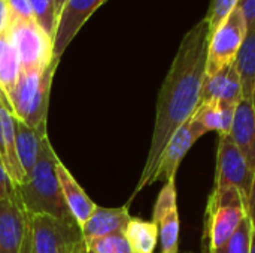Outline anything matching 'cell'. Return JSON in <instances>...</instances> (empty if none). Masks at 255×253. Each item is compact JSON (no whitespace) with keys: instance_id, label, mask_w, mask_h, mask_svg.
Listing matches in <instances>:
<instances>
[{"instance_id":"83f0119b","label":"cell","mask_w":255,"mask_h":253,"mask_svg":"<svg viewBox=\"0 0 255 253\" xmlns=\"http://www.w3.org/2000/svg\"><path fill=\"white\" fill-rule=\"evenodd\" d=\"M15 194V189H13V185L7 176V171L0 160V200H4L10 195Z\"/></svg>"},{"instance_id":"836d02e7","label":"cell","mask_w":255,"mask_h":253,"mask_svg":"<svg viewBox=\"0 0 255 253\" xmlns=\"http://www.w3.org/2000/svg\"><path fill=\"white\" fill-rule=\"evenodd\" d=\"M85 248H87V245L84 243V245H82V246H81V248H79V249H78L75 253H84L85 252Z\"/></svg>"},{"instance_id":"ba28073f","label":"cell","mask_w":255,"mask_h":253,"mask_svg":"<svg viewBox=\"0 0 255 253\" xmlns=\"http://www.w3.org/2000/svg\"><path fill=\"white\" fill-rule=\"evenodd\" d=\"M254 180L255 173L250 169L230 134L218 136L214 189H236L248 204Z\"/></svg>"},{"instance_id":"8fae6325","label":"cell","mask_w":255,"mask_h":253,"mask_svg":"<svg viewBox=\"0 0 255 253\" xmlns=\"http://www.w3.org/2000/svg\"><path fill=\"white\" fill-rule=\"evenodd\" d=\"M28 225L30 216L16 194L0 200V253H19Z\"/></svg>"},{"instance_id":"6da1fadb","label":"cell","mask_w":255,"mask_h":253,"mask_svg":"<svg viewBox=\"0 0 255 253\" xmlns=\"http://www.w3.org/2000/svg\"><path fill=\"white\" fill-rule=\"evenodd\" d=\"M208 43L209 24L203 18L182 37L160 88L149 152L131 200L146 186L152 185V177L166 145L200 104L202 86L206 76Z\"/></svg>"},{"instance_id":"e575fe53","label":"cell","mask_w":255,"mask_h":253,"mask_svg":"<svg viewBox=\"0 0 255 253\" xmlns=\"http://www.w3.org/2000/svg\"><path fill=\"white\" fill-rule=\"evenodd\" d=\"M84 253H96V252H94V251H91V249H90V248L87 246V248H85V252H84Z\"/></svg>"},{"instance_id":"cb8c5ba5","label":"cell","mask_w":255,"mask_h":253,"mask_svg":"<svg viewBox=\"0 0 255 253\" xmlns=\"http://www.w3.org/2000/svg\"><path fill=\"white\" fill-rule=\"evenodd\" d=\"M28 1H30L36 22L54 40L57 21H58L57 10H55V1L54 0H28Z\"/></svg>"},{"instance_id":"e0dca14e","label":"cell","mask_w":255,"mask_h":253,"mask_svg":"<svg viewBox=\"0 0 255 253\" xmlns=\"http://www.w3.org/2000/svg\"><path fill=\"white\" fill-rule=\"evenodd\" d=\"M0 160L7 171V176L18 188L24 182V173L16 154V128L15 118L9 107L0 101Z\"/></svg>"},{"instance_id":"3957f363","label":"cell","mask_w":255,"mask_h":253,"mask_svg":"<svg viewBox=\"0 0 255 253\" xmlns=\"http://www.w3.org/2000/svg\"><path fill=\"white\" fill-rule=\"evenodd\" d=\"M60 60H54L42 73H19L9 97V110L15 119L28 127L48 124V107L52 78Z\"/></svg>"},{"instance_id":"d4e9b609","label":"cell","mask_w":255,"mask_h":253,"mask_svg":"<svg viewBox=\"0 0 255 253\" xmlns=\"http://www.w3.org/2000/svg\"><path fill=\"white\" fill-rule=\"evenodd\" d=\"M85 245L96 253H133L123 233L97 239Z\"/></svg>"},{"instance_id":"52a82bcc","label":"cell","mask_w":255,"mask_h":253,"mask_svg":"<svg viewBox=\"0 0 255 253\" xmlns=\"http://www.w3.org/2000/svg\"><path fill=\"white\" fill-rule=\"evenodd\" d=\"M33 253H75L85 242L76 222L48 215L30 216Z\"/></svg>"},{"instance_id":"603a6c76","label":"cell","mask_w":255,"mask_h":253,"mask_svg":"<svg viewBox=\"0 0 255 253\" xmlns=\"http://www.w3.org/2000/svg\"><path fill=\"white\" fill-rule=\"evenodd\" d=\"M254 228L251 219L247 216L235 234L218 249H214L208 253H251V243H253Z\"/></svg>"},{"instance_id":"277c9868","label":"cell","mask_w":255,"mask_h":253,"mask_svg":"<svg viewBox=\"0 0 255 253\" xmlns=\"http://www.w3.org/2000/svg\"><path fill=\"white\" fill-rule=\"evenodd\" d=\"M248 216V204L236 189H214L208 197L203 230L205 253L221 248Z\"/></svg>"},{"instance_id":"7402d4cb","label":"cell","mask_w":255,"mask_h":253,"mask_svg":"<svg viewBox=\"0 0 255 253\" xmlns=\"http://www.w3.org/2000/svg\"><path fill=\"white\" fill-rule=\"evenodd\" d=\"M123 234L133 253H154L160 242L157 225L152 221H143L140 218L131 216Z\"/></svg>"},{"instance_id":"4dcf8cb0","label":"cell","mask_w":255,"mask_h":253,"mask_svg":"<svg viewBox=\"0 0 255 253\" xmlns=\"http://www.w3.org/2000/svg\"><path fill=\"white\" fill-rule=\"evenodd\" d=\"M19 253H33L30 225H28V230H27V233H25V237H24V242H22V246H21V251H19Z\"/></svg>"},{"instance_id":"7a4b0ae2","label":"cell","mask_w":255,"mask_h":253,"mask_svg":"<svg viewBox=\"0 0 255 253\" xmlns=\"http://www.w3.org/2000/svg\"><path fill=\"white\" fill-rule=\"evenodd\" d=\"M57 154L46 136L42 140L39 160L30 177L15 189V194L28 216L48 215L67 222H76L70 215L57 179Z\"/></svg>"},{"instance_id":"d6986e66","label":"cell","mask_w":255,"mask_h":253,"mask_svg":"<svg viewBox=\"0 0 255 253\" xmlns=\"http://www.w3.org/2000/svg\"><path fill=\"white\" fill-rule=\"evenodd\" d=\"M15 128H16V154L25 182L30 177L39 160L42 140L48 136V124H42L39 127H28L24 122L15 119Z\"/></svg>"},{"instance_id":"484cf974","label":"cell","mask_w":255,"mask_h":253,"mask_svg":"<svg viewBox=\"0 0 255 253\" xmlns=\"http://www.w3.org/2000/svg\"><path fill=\"white\" fill-rule=\"evenodd\" d=\"M241 0H211L205 19L209 24V34L229 16V13L238 7Z\"/></svg>"},{"instance_id":"ac0fdd59","label":"cell","mask_w":255,"mask_h":253,"mask_svg":"<svg viewBox=\"0 0 255 253\" xmlns=\"http://www.w3.org/2000/svg\"><path fill=\"white\" fill-rule=\"evenodd\" d=\"M55 171H57V179L60 183V189H61L64 203H66L70 215L76 221V224L79 227H82L97 204H94L91 201V198L81 188V185L76 182V179L66 169V166L61 163L60 158H57V161H55Z\"/></svg>"},{"instance_id":"4316f807","label":"cell","mask_w":255,"mask_h":253,"mask_svg":"<svg viewBox=\"0 0 255 253\" xmlns=\"http://www.w3.org/2000/svg\"><path fill=\"white\" fill-rule=\"evenodd\" d=\"M9 21H30L34 19L28 0H6Z\"/></svg>"},{"instance_id":"30bf717a","label":"cell","mask_w":255,"mask_h":253,"mask_svg":"<svg viewBox=\"0 0 255 253\" xmlns=\"http://www.w3.org/2000/svg\"><path fill=\"white\" fill-rule=\"evenodd\" d=\"M106 0H67L57 21L52 58L61 60L69 43L84 27L88 18L105 3Z\"/></svg>"},{"instance_id":"1f68e13d","label":"cell","mask_w":255,"mask_h":253,"mask_svg":"<svg viewBox=\"0 0 255 253\" xmlns=\"http://www.w3.org/2000/svg\"><path fill=\"white\" fill-rule=\"evenodd\" d=\"M54 1H55V10H57V18H58L67 0H54Z\"/></svg>"},{"instance_id":"8992f818","label":"cell","mask_w":255,"mask_h":253,"mask_svg":"<svg viewBox=\"0 0 255 253\" xmlns=\"http://www.w3.org/2000/svg\"><path fill=\"white\" fill-rule=\"evenodd\" d=\"M247 33L248 24L241 7L238 6L209 34L206 76H212L224 70L226 67L235 64Z\"/></svg>"},{"instance_id":"7c38bea8","label":"cell","mask_w":255,"mask_h":253,"mask_svg":"<svg viewBox=\"0 0 255 253\" xmlns=\"http://www.w3.org/2000/svg\"><path fill=\"white\" fill-rule=\"evenodd\" d=\"M197 140H199V136L193 131V128L190 127V122L187 121L172 136V139L166 145V148L158 160L157 170L152 177V185L155 182L163 180L166 183L167 180L175 179L182 160L185 158V155L188 154V151Z\"/></svg>"},{"instance_id":"44dd1931","label":"cell","mask_w":255,"mask_h":253,"mask_svg":"<svg viewBox=\"0 0 255 253\" xmlns=\"http://www.w3.org/2000/svg\"><path fill=\"white\" fill-rule=\"evenodd\" d=\"M235 66L241 78L242 98L255 103V25L248 28Z\"/></svg>"},{"instance_id":"2e32d148","label":"cell","mask_w":255,"mask_h":253,"mask_svg":"<svg viewBox=\"0 0 255 253\" xmlns=\"http://www.w3.org/2000/svg\"><path fill=\"white\" fill-rule=\"evenodd\" d=\"M230 137L255 173V103L241 100L236 106Z\"/></svg>"},{"instance_id":"5b68a950","label":"cell","mask_w":255,"mask_h":253,"mask_svg":"<svg viewBox=\"0 0 255 253\" xmlns=\"http://www.w3.org/2000/svg\"><path fill=\"white\" fill-rule=\"evenodd\" d=\"M7 33L18 52L22 73H42L52 61L54 40L43 28L30 21H9Z\"/></svg>"},{"instance_id":"ffe728a7","label":"cell","mask_w":255,"mask_h":253,"mask_svg":"<svg viewBox=\"0 0 255 253\" xmlns=\"http://www.w3.org/2000/svg\"><path fill=\"white\" fill-rule=\"evenodd\" d=\"M21 73L18 52L6 30L0 34V101L9 107V97Z\"/></svg>"},{"instance_id":"5bb4252c","label":"cell","mask_w":255,"mask_h":253,"mask_svg":"<svg viewBox=\"0 0 255 253\" xmlns=\"http://www.w3.org/2000/svg\"><path fill=\"white\" fill-rule=\"evenodd\" d=\"M236 106L226 104L221 101H208L199 104L193 116L188 119L190 127L199 136H205L209 131L218 133V136L230 134L233 125Z\"/></svg>"},{"instance_id":"f546056e","label":"cell","mask_w":255,"mask_h":253,"mask_svg":"<svg viewBox=\"0 0 255 253\" xmlns=\"http://www.w3.org/2000/svg\"><path fill=\"white\" fill-rule=\"evenodd\" d=\"M7 27V4L6 0H0V34Z\"/></svg>"},{"instance_id":"d6a6232c","label":"cell","mask_w":255,"mask_h":253,"mask_svg":"<svg viewBox=\"0 0 255 253\" xmlns=\"http://www.w3.org/2000/svg\"><path fill=\"white\" fill-rule=\"evenodd\" d=\"M251 253H255V231L253 234V243H251Z\"/></svg>"},{"instance_id":"4fadbf2b","label":"cell","mask_w":255,"mask_h":253,"mask_svg":"<svg viewBox=\"0 0 255 253\" xmlns=\"http://www.w3.org/2000/svg\"><path fill=\"white\" fill-rule=\"evenodd\" d=\"M130 219V203L114 209L96 206L87 222L81 227L84 242L90 243L97 239L123 233Z\"/></svg>"},{"instance_id":"9a60e30c","label":"cell","mask_w":255,"mask_h":253,"mask_svg":"<svg viewBox=\"0 0 255 253\" xmlns=\"http://www.w3.org/2000/svg\"><path fill=\"white\" fill-rule=\"evenodd\" d=\"M241 100L242 85L235 64L226 67L224 70L212 76H205L200 94V104L208 101H221L226 104L238 106Z\"/></svg>"},{"instance_id":"f1b7e54d","label":"cell","mask_w":255,"mask_h":253,"mask_svg":"<svg viewBox=\"0 0 255 253\" xmlns=\"http://www.w3.org/2000/svg\"><path fill=\"white\" fill-rule=\"evenodd\" d=\"M247 19L248 28L255 25V0H241V3L238 4Z\"/></svg>"},{"instance_id":"9c48e42d","label":"cell","mask_w":255,"mask_h":253,"mask_svg":"<svg viewBox=\"0 0 255 253\" xmlns=\"http://www.w3.org/2000/svg\"><path fill=\"white\" fill-rule=\"evenodd\" d=\"M152 222L158 228L161 253L179 252V212H178V194L176 177L167 180L154 206Z\"/></svg>"}]
</instances>
